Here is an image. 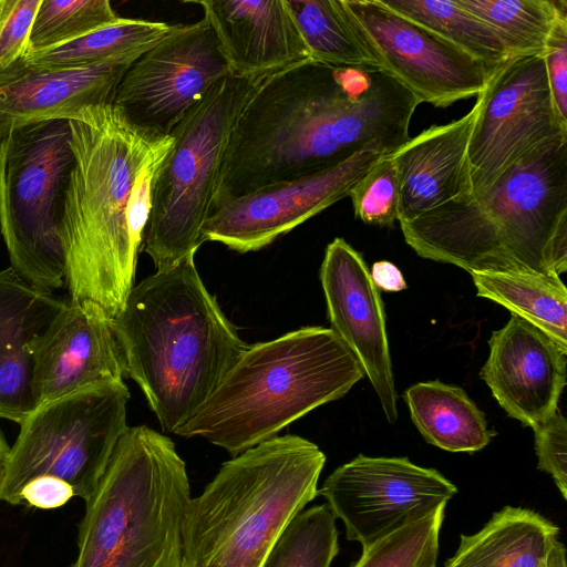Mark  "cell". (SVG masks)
<instances>
[{
	"label": "cell",
	"mask_w": 567,
	"mask_h": 567,
	"mask_svg": "<svg viewBox=\"0 0 567 567\" xmlns=\"http://www.w3.org/2000/svg\"><path fill=\"white\" fill-rule=\"evenodd\" d=\"M419 104L377 68L308 59L262 78L231 131L212 208L328 169L370 146L394 153L410 140Z\"/></svg>",
	"instance_id": "cell-1"
},
{
	"label": "cell",
	"mask_w": 567,
	"mask_h": 567,
	"mask_svg": "<svg viewBox=\"0 0 567 567\" xmlns=\"http://www.w3.org/2000/svg\"><path fill=\"white\" fill-rule=\"evenodd\" d=\"M422 258L472 271L567 270V134L534 147L483 192L400 224Z\"/></svg>",
	"instance_id": "cell-2"
},
{
	"label": "cell",
	"mask_w": 567,
	"mask_h": 567,
	"mask_svg": "<svg viewBox=\"0 0 567 567\" xmlns=\"http://www.w3.org/2000/svg\"><path fill=\"white\" fill-rule=\"evenodd\" d=\"M69 123L76 162L60 227L65 284L70 302L93 301L114 318L133 288L142 246L127 221L131 193L173 138L133 124L113 104L86 107Z\"/></svg>",
	"instance_id": "cell-3"
},
{
	"label": "cell",
	"mask_w": 567,
	"mask_h": 567,
	"mask_svg": "<svg viewBox=\"0 0 567 567\" xmlns=\"http://www.w3.org/2000/svg\"><path fill=\"white\" fill-rule=\"evenodd\" d=\"M194 256L133 286L113 318L125 374L171 433L196 413L247 347L204 285Z\"/></svg>",
	"instance_id": "cell-4"
},
{
	"label": "cell",
	"mask_w": 567,
	"mask_h": 567,
	"mask_svg": "<svg viewBox=\"0 0 567 567\" xmlns=\"http://www.w3.org/2000/svg\"><path fill=\"white\" fill-rule=\"evenodd\" d=\"M364 377L354 353L331 328H300L247 344L175 434L200 436L237 456L342 398Z\"/></svg>",
	"instance_id": "cell-5"
},
{
	"label": "cell",
	"mask_w": 567,
	"mask_h": 567,
	"mask_svg": "<svg viewBox=\"0 0 567 567\" xmlns=\"http://www.w3.org/2000/svg\"><path fill=\"white\" fill-rule=\"evenodd\" d=\"M326 455L291 434L225 462L189 498L182 567H261L290 520L318 494Z\"/></svg>",
	"instance_id": "cell-6"
},
{
	"label": "cell",
	"mask_w": 567,
	"mask_h": 567,
	"mask_svg": "<svg viewBox=\"0 0 567 567\" xmlns=\"http://www.w3.org/2000/svg\"><path fill=\"white\" fill-rule=\"evenodd\" d=\"M190 498L173 441L146 425L126 427L85 513L69 567H182Z\"/></svg>",
	"instance_id": "cell-7"
},
{
	"label": "cell",
	"mask_w": 567,
	"mask_h": 567,
	"mask_svg": "<svg viewBox=\"0 0 567 567\" xmlns=\"http://www.w3.org/2000/svg\"><path fill=\"white\" fill-rule=\"evenodd\" d=\"M261 79L227 75L171 132L173 144L153 179L142 241L157 270L195 255L203 244L200 231L212 208L225 148Z\"/></svg>",
	"instance_id": "cell-8"
},
{
	"label": "cell",
	"mask_w": 567,
	"mask_h": 567,
	"mask_svg": "<svg viewBox=\"0 0 567 567\" xmlns=\"http://www.w3.org/2000/svg\"><path fill=\"white\" fill-rule=\"evenodd\" d=\"M75 162L69 120L30 124L0 140V233L11 268L48 291L65 282L60 227Z\"/></svg>",
	"instance_id": "cell-9"
},
{
	"label": "cell",
	"mask_w": 567,
	"mask_h": 567,
	"mask_svg": "<svg viewBox=\"0 0 567 567\" xmlns=\"http://www.w3.org/2000/svg\"><path fill=\"white\" fill-rule=\"evenodd\" d=\"M128 400L125 383L113 381L40 404L20 423L0 501L21 504L22 488L39 476L60 478L72 487L74 496L87 501L127 427Z\"/></svg>",
	"instance_id": "cell-10"
},
{
	"label": "cell",
	"mask_w": 567,
	"mask_h": 567,
	"mask_svg": "<svg viewBox=\"0 0 567 567\" xmlns=\"http://www.w3.org/2000/svg\"><path fill=\"white\" fill-rule=\"evenodd\" d=\"M476 100L478 112L467 148L471 195L486 189L534 147L567 134L543 55L508 59Z\"/></svg>",
	"instance_id": "cell-11"
},
{
	"label": "cell",
	"mask_w": 567,
	"mask_h": 567,
	"mask_svg": "<svg viewBox=\"0 0 567 567\" xmlns=\"http://www.w3.org/2000/svg\"><path fill=\"white\" fill-rule=\"evenodd\" d=\"M378 68L421 103L446 107L481 94L494 73L484 63L380 0H341Z\"/></svg>",
	"instance_id": "cell-12"
},
{
	"label": "cell",
	"mask_w": 567,
	"mask_h": 567,
	"mask_svg": "<svg viewBox=\"0 0 567 567\" xmlns=\"http://www.w3.org/2000/svg\"><path fill=\"white\" fill-rule=\"evenodd\" d=\"M229 74L218 37L206 18L173 24L164 39L128 68L112 104L133 124L169 135L188 111Z\"/></svg>",
	"instance_id": "cell-13"
},
{
	"label": "cell",
	"mask_w": 567,
	"mask_h": 567,
	"mask_svg": "<svg viewBox=\"0 0 567 567\" xmlns=\"http://www.w3.org/2000/svg\"><path fill=\"white\" fill-rule=\"evenodd\" d=\"M456 492V486L440 472L406 457L360 454L336 468L318 494L343 522L347 538L365 549L398 528L446 506Z\"/></svg>",
	"instance_id": "cell-14"
},
{
	"label": "cell",
	"mask_w": 567,
	"mask_h": 567,
	"mask_svg": "<svg viewBox=\"0 0 567 567\" xmlns=\"http://www.w3.org/2000/svg\"><path fill=\"white\" fill-rule=\"evenodd\" d=\"M385 155H391L385 148L370 146L328 169L226 199L210 209L203 243L217 241L240 254L259 250L347 197Z\"/></svg>",
	"instance_id": "cell-15"
},
{
	"label": "cell",
	"mask_w": 567,
	"mask_h": 567,
	"mask_svg": "<svg viewBox=\"0 0 567 567\" xmlns=\"http://www.w3.org/2000/svg\"><path fill=\"white\" fill-rule=\"evenodd\" d=\"M331 329L359 360L390 423L398 420L384 308L362 256L344 239L326 248L320 267Z\"/></svg>",
	"instance_id": "cell-16"
},
{
	"label": "cell",
	"mask_w": 567,
	"mask_h": 567,
	"mask_svg": "<svg viewBox=\"0 0 567 567\" xmlns=\"http://www.w3.org/2000/svg\"><path fill=\"white\" fill-rule=\"evenodd\" d=\"M30 350L39 405L125 374L113 318L90 300L66 303Z\"/></svg>",
	"instance_id": "cell-17"
},
{
	"label": "cell",
	"mask_w": 567,
	"mask_h": 567,
	"mask_svg": "<svg viewBox=\"0 0 567 567\" xmlns=\"http://www.w3.org/2000/svg\"><path fill=\"white\" fill-rule=\"evenodd\" d=\"M488 346L480 377L505 412L532 429L553 416L566 385L567 350L514 315Z\"/></svg>",
	"instance_id": "cell-18"
},
{
	"label": "cell",
	"mask_w": 567,
	"mask_h": 567,
	"mask_svg": "<svg viewBox=\"0 0 567 567\" xmlns=\"http://www.w3.org/2000/svg\"><path fill=\"white\" fill-rule=\"evenodd\" d=\"M142 54L75 69L38 68L19 59L0 65V140L50 120H75L90 106L112 104L117 85Z\"/></svg>",
	"instance_id": "cell-19"
},
{
	"label": "cell",
	"mask_w": 567,
	"mask_h": 567,
	"mask_svg": "<svg viewBox=\"0 0 567 567\" xmlns=\"http://www.w3.org/2000/svg\"><path fill=\"white\" fill-rule=\"evenodd\" d=\"M234 76L261 79L309 59L285 0H198Z\"/></svg>",
	"instance_id": "cell-20"
},
{
	"label": "cell",
	"mask_w": 567,
	"mask_h": 567,
	"mask_svg": "<svg viewBox=\"0 0 567 567\" xmlns=\"http://www.w3.org/2000/svg\"><path fill=\"white\" fill-rule=\"evenodd\" d=\"M477 112L476 100L461 118L430 126L391 154L400 182V224L471 195L467 148Z\"/></svg>",
	"instance_id": "cell-21"
},
{
	"label": "cell",
	"mask_w": 567,
	"mask_h": 567,
	"mask_svg": "<svg viewBox=\"0 0 567 567\" xmlns=\"http://www.w3.org/2000/svg\"><path fill=\"white\" fill-rule=\"evenodd\" d=\"M65 306L12 268L0 270V419L20 424L39 406L30 346Z\"/></svg>",
	"instance_id": "cell-22"
},
{
	"label": "cell",
	"mask_w": 567,
	"mask_h": 567,
	"mask_svg": "<svg viewBox=\"0 0 567 567\" xmlns=\"http://www.w3.org/2000/svg\"><path fill=\"white\" fill-rule=\"evenodd\" d=\"M559 528L540 514L505 506L473 535H461L444 567H546Z\"/></svg>",
	"instance_id": "cell-23"
},
{
	"label": "cell",
	"mask_w": 567,
	"mask_h": 567,
	"mask_svg": "<svg viewBox=\"0 0 567 567\" xmlns=\"http://www.w3.org/2000/svg\"><path fill=\"white\" fill-rule=\"evenodd\" d=\"M425 441L449 452H476L495 435L483 411L458 386L437 380L419 382L403 395Z\"/></svg>",
	"instance_id": "cell-24"
},
{
	"label": "cell",
	"mask_w": 567,
	"mask_h": 567,
	"mask_svg": "<svg viewBox=\"0 0 567 567\" xmlns=\"http://www.w3.org/2000/svg\"><path fill=\"white\" fill-rule=\"evenodd\" d=\"M477 296L535 326L567 350V289L560 277L528 271H472Z\"/></svg>",
	"instance_id": "cell-25"
},
{
	"label": "cell",
	"mask_w": 567,
	"mask_h": 567,
	"mask_svg": "<svg viewBox=\"0 0 567 567\" xmlns=\"http://www.w3.org/2000/svg\"><path fill=\"white\" fill-rule=\"evenodd\" d=\"M173 24L122 18L117 23L93 31L60 47L24 54L27 63L45 69H75L125 55L143 54L172 30Z\"/></svg>",
	"instance_id": "cell-26"
},
{
	"label": "cell",
	"mask_w": 567,
	"mask_h": 567,
	"mask_svg": "<svg viewBox=\"0 0 567 567\" xmlns=\"http://www.w3.org/2000/svg\"><path fill=\"white\" fill-rule=\"evenodd\" d=\"M486 23L504 44L508 59L544 55L565 0H456Z\"/></svg>",
	"instance_id": "cell-27"
},
{
	"label": "cell",
	"mask_w": 567,
	"mask_h": 567,
	"mask_svg": "<svg viewBox=\"0 0 567 567\" xmlns=\"http://www.w3.org/2000/svg\"><path fill=\"white\" fill-rule=\"evenodd\" d=\"M308 48L309 59L336 66L378 68L341 0H285Z\"/></svg>",
	"instance_id": "cell-28"
},
{
	"label": "cell",
	"mask_w": 567,
	"mask_h": 567,
	"mask_svg": "<svg viewBox=\"0 0 567 567\" xmlns=\"http://www.w3.org/2000/svg\"><path fill=\"white\" fill-rule=\"evenodd\" d=\"M389 9L422 24L495 72L508 60L497 34L456 0H380Z\"/></svg>",
	"instance_id": "cell-29"
},
{
	"label": "cell",
	"mask_w": 567,
	"mask_h": 567,
	"mask_svg": "<svg viewBox=\"0 0 567 567\" xmlns=\"http://www.w3.org/2000/svg\"><path fill=\"white\" fill-rule=\"evenodd\" d=\"M328 504L298 513L261 567H330L339 551L338 530Z\"/></svg>",
	"instance_id": "cell-30"
},
{
	"label": "cell",
	"mask_w": 567,
	"mask_h": 567,
	"mask_svg": "<svg viewBox=\"0 0 567 567\" xmlns=\"http://www.w3.org/2000/svg\"><path fill=\"white\" fill-rule=\"evenodd\" d=\"M121 19L109 0H41L25 54L60 47Z\"/></svg>",
	"instance_id": "cell-31"
},
{
	"label": "cell",
	"mask_w": 567,
	"mask_h": 567,
	"mask_svg": "<svg viewBox=\"0 0 567 567\" xmlns=\"http://www.w3.org/2000/svg\"><path fill=\"white\" fill-rule=\"evenodd\" d=\"M444 511L441 506L362 549L351 567H436Z\"/></svg>",
	"instance_id": "cell-32"
},
{
	"label": "cell",
	"mask_w": 567,
	"mask_h": 567,
	"mask_svg": "<svg viewBox=\"0 0 567 567\" xmlns=\"http://www.w3.org/2000/svg\"><path fill=\"white\" fill-rule=\"evenodd\" d=\"M354 215L364 224L392 227L398 221L400 182L391 155L380 158L350 188Z\"/></svg>",
	"instance_id": "cell-33"
},
{
	"label": "cell",
	"mask_w": 567,
	"mask_h": 567,
	"mask_svg": "<svg viewBox=\"0 0 567 567\" xmlns=\"http://www.w3.org/2000/svg\"><path fill=\"white\" fill-rule=\"evenodd\" d=\"M41 0H0V65L21 59Z\"/></svg>",
	"instance_id": "cell-34"
},
{
	"label": "cell",
	"mask_w": 567,
	"mask_h": 567,
	"mask_svg": "<svg viewBox=\"0 0 567 567\" xmlns=\"http://www.w3.org/2000/svg\"><path fill=\"white\" fill-rule=\"evenodd\" d=\"M535 450L538 468L548 473L561 496L567 497V420L557 411L536 426Z\"/></svg>",
	"instance_id": "cell-35"
},
{
	"label": "cell",
	"mask_w": 567,
	"mask_h": 567,
	"mask_svg": "<svg viewBox=\"0 0 567 567\" xmlns=\"http://www.w3.org/2000/svg\"><path fill=\"white\" fill-rule=\"evenodd\" d=\"M543 56L557 113L567 122V11L558 18Z\"/></svg>",
	"instance_id": "cell-36"
},
{
	"label": "cell",
	"mask_w": 567,
	"mask_h": 567,
	"mask_svg": "<svg viewBox=\"0 0 567 567\" xmlns=\"http://www.w3.org/2000/svg\"><path fill=\"white\" fill-rule=\"evenodd\" d=\"M74 496L72 487L64 481L52 476H39L31 480L21 491L20 501L31 506L51 509L63 506Z\"/></svg>",
	"instance_id": "cell-37"
},
{
	"label": "cell",
	"mask_w": 567,
	"mask_h": 567,
	"mask_svg": "<svg viewBox=\"0 0 567 567\" xmlns=\"http://www.w3.org/2000/svg\"><path fill=\"white\" fill-rule=\"evenodd\" d=\"M370 277L377 289L400 291L406 288L400 269L390 261L381 260L372 265Z\"/></svg>",
	"instance_id": "cell-38"
},
{
	"label": "cell",
	"mask_w": 567,
	"mask_h": 567,
	"mask_svg": "<svg viewBox=\"0 0 567 567\" xmlns=\"http://www.w3.org/2000/svg\"><path fill=\"white\" fill-rule=\"evenodd\" d=\"M546 567H567L565 546L557 539L548 555Z\"/></svg>",
	"instance_id": "cell-39"
},
{
	"label": "cell",
	"mask_w": 567,
	"mask_h": 567,
	"mask_svg": "<svg viewBox=\"0 0 567 567\" xmlns=\"http://www.w3.org/2000/svg\"><path fill=\"white\" fill-rule=\"evenodd\" d=\"M10 447L8 446L2 432L0 431V486L2 484L6 467L9 458Z\"/></svg>",
	"instance_id": "cell-40"
}]
</instances>
